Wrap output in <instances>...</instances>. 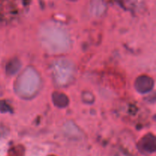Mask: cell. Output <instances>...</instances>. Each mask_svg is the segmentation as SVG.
<instances>
[{"label":"cell","mask_w":156,"mask_h":156,"mask_svg":"<svg viewBox=\"0 0 156 156\" xmlns=\"http://www.w3.org/2000/svg\"><path fill=\"white\" fill-rule=\"evenodd\" d=\"M41 41L52 52L64 51L69 46V40L62 29L54 25L41 29Z\"/></svg>","instance_id":"6da1fadb"},{"label":"cell","mask_w":156,"mask_h":156,"mask_svg":"<svg viewBox=\"0 0 156 156\" xmlns=\"http://www.w3.org/2000/svg\"><path fill=\"white\" fill-rule=\"evenodd\" d=\"M39 85V79L34 71L29 69L21 76L19 82V91L23 95H31L37 91Z\"/></svg>","instance_id":"7a4b0ae2"},{"label":"cell","mask_w":156,"mask_h":156,"mask_svg":"<svg viewBox=\"0 0 156 156\" xmlns=\"http://www.w3.org/2000/svg\"><path fill=\"white\" fill-rule=\"evenodd\" d=\"M62 66H62V63H61V62H59V64H58L57 66H56V72H62V73H56V77H57L56 79H58L59 82H66L69 79L70 76H71V73H64V71L71 69V67H70V66L66 65V62H65V65L62 64Z\"/></svg>","instance_id":"3957f363"}]
</instances>
